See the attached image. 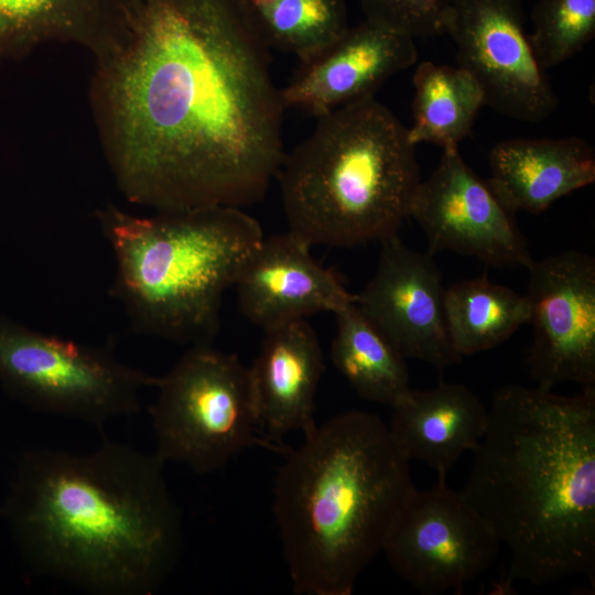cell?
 Segmentation results:
<instances>
[{"instance_id":"obj_8","label":"cell","mask_w":595,"mask_h":595,"mask_svg":"<svg viewBox=\"0 0 595 595\" xmlns=\"http://www.w3.org/2000/svg\"><path fill=\"white\" fill-rule=\"evenodd\" d=\"M155 377L120 360L116 343L87 345L0 315V385L28 408L102 431L139 414L140 393Z\"/></svg>"},{"instance_id":"obj_20","label":"cell","mask_w":595,"mask_h":595,"mask_svg":"<svg viewBox=\"0 0 595 595\" xmlns=\"http://www.w3.org/2000/svg\"><path fill=\"white\" fill-rule=\"evenodd\" d=\"M331 359L356 393L390 408L410 389L405 358L355 303L336 312Z\"/></svg>"},{"instance_id":"obj_21","label":"cell","mask_w":595,"mask_h":595,"mask_svg":"<svg viewBox=\"0 0 595 595\" xmlns=\"http://www.w3.org/2000/svg\"><path fill=\"white\" fill-rule=\"evenodd\" d=\"M413 122L410 141L458 148L472 131L480 108L483 90L475 78L459 66L433 62L418 65L413 78Z\"/></svg>"},{"instance_id":"obj_9","label":"cell","mask_w":595,"mask_h":595,"mask_svg":"<svg viewBox=\"0 0 595 595\" xmlns=\"http://www.w3.org/2000/svg\"><path fill=\"white\" fill-rule=\"evenodd\" d=\"M500 542L446 478L410 497L382 552L393 572L425 595L461 593L495 562Z\"/></svg>"},{"instance_id":"obj_4","label":"cell","mask_w":595,"mask_h":595,"mask_svg":"<svg viewBox=\"0 0 595 595\" xmlns=\"http://www.w3.org/2000/svg\"><path fill=\"white\" fill-rule=\"evenodd\" d=\"M273 515L294 593L350 595L416 490L376 414L349 410L283 454Z\"/></svg>"},{"instance_id":"obj_25","label":"cell","mask_w":595,"mask_h":595,"mask_svg":"<svg viewBox=\"0 0 595 595\" xmlns=\"http://www.w3.org/2000/svg\"><path fill=\"white\" fill-rule=\"evenodd\" d=\"M451 0H359L365 19L414 40L444 33Z\"/></svg>"},{"instance_id":"obj_24","label":"cell","mask_w":595,"mask_h":595,"mask_svg":"<svg viewBox=\"0 0 595 595\" xmlns=\"http://www.w3.org/2000/svg\"><path fill=\"white\" fill-rule=\"evenodd\" d=\"M530 41L544 69L581 52L595 35V0H539Z\"/></svg>"},{"instance_id":"obj_6","label":"cell","mask_w":595,"mask_h":595,"mask_svg":"<svg viewBox=\"0 0 595 595\" xmlns=\"http://www.w3.org/2000/svg\"><path fill=\"white\" fill-rule=\"evenodd\" d=\"M275 180L288 230L339 248L397 235L421 182L408 128L375 97L318 117Z\"/></svg>"},{"instance_id":"obj_22","label":"cell","mask_w":595,"mask_h":595,"mask_svg":"<svg viewBox=\"0 0 595 595\" xmlns=\"http://www.w3.org/2000/svg\"><path fill=\"white\" fill-rule=\"evenodd\" d=\"M444 303L450 337L462 357L505 343L530 318L526 295L486 275L445 288Z\"/></svg>"},{"instance_id":"obj_16","label":"cell","mask_w":595,"mask_h":595,"mask_svg":"<svg viewBox=\"0 0 595 595\" xmlns=\"http://www.w3.org/2000/svg\"><path fill=\"white\" fill-rule=\"evenodd\" d=\"M249 368L263 436L283 455L289 450L282 442L286 433L306 434L317 425L314 405L325 360L315 331L306 320L263 329Z\"/></svg>"},{"instance_id":"obj_17","label":"cell","mask_w":595,"mask_h":595,"mask_svg":"<svg viewBox=\"0 0 595 595\" xmlns=\"http://www.w3.org/2000/svg\"><path fill=\"white\" fill-rule=\"evenodd\" d=\"M391 410L387 425L399 451L437 478H446L461 456L473 452L488 422V409L469 388L444 381L429 390L410 388Z\"/></svg>"},{"instance_id":"obj_2","label":"cell","mask_w":595,"mask_h":595,"mask_svg":"<svg viewBox=\"0 0 595 595\" xmlns=\"http://www.w3.org/2000/svg\"><path fill=\"white\" fill-rule=\"evenodd\" d=\"M164 463L107 437L74 454L20 456L0 516L26 565L94 595H152L182 549Z\"/></svg>"},{"instance_id":"obj_23","label":"cell","mask_w":595,"mask_h":595,"mask_svg":"<svg viewBox=\"0 0 595 595\" xmlns=\"http://www.w3.org/2000/svg\"><path fill=\"white\" fill-rule=\"evenodd\" d=\"M244 12L262 42L310 57L337 39L347 28L344 0H240Z\"/></svg>"},{"instance_id":"obj_11","label":"cell","mask_w":595,"mask_h":595,"mask_svg":"<svg viewBox=\"0 0 595 595\" xmlns=\"http://www.w3.org/2000/svg\"><path fill=\"white\" fill-rule=\"evenodd\" d=\"M527 293L533 340L527 357L538 387H595V258L567 250L531 260Z\"/></svg>"},{"instance_id":"obj_19","label":"cell","mask_w":595,"mask_h":595,"mask_svg":"<svg viewBox=\"0 0 595 595\" xmlns=\"http://www.w3.org/2000/svg\"><path fill=\"white\" fill-rule=\"evenodd\" d=\"M139 0H0V53L50 40L101 48L131 21Z\"/></svg>"},{"instance_id":"obj_3","label":"cell","mask_w":595,"mask_h":595,"mask_svg":"<svg viewBox=\"0 0 595 595\" xmlns=\"http://www.w3.org/2000/svg\"><path fill=\"white\" fill-rule=\"evenodd\" d=\"M461 493L536 586L595 582V387L561 396L507 385L488 409Z\"/></svg>"},{"instance_id":"obj_5","label":"cell","mask_w":595,"mask_h":595,"mask_svg":"<svg viewBox=\"0 0 595 595\" xmlns=\"http://www.w3.org/2000/svg\"><path fill=\"white\" fill-rule=\"evenodd\" d=\"M97 219L115 258L109 294L131 329L188 347L212 345L224 294L264 238L260 224L227 206L150 217L109 206Z\"/></svg>"},{"instance_id":"obj_13","label":"cell","mask_w":595,"mask_h":595,"mask_svg":"<svg viewBox=\"0 0 595 595\" xmlns=\"http://www.w3.org/2000/svg\"><path fill=\"white\" fill-rule=\"evenodd\" d=\"M444 299L432 255L412 250L397 234L380 241L375 273L355 304L405 359L443 370L463 358L450 337Z\"/></svg>"},{"instance_id":"obj_12","label":"cell","mask_w":595,"mask_h":595,"mask_svg":"<svg viewBox=\"0 0 595 595\" xmlns=\"http://www.w3.org/2000/svg\"><path fill=\"white\" fill-rule=\"evenodd\" d=\"M513 214L458 148L443 149L437 166L420 182L410 209L426 236L428 252L452 251L498 269L526 268L532 260Z\"/></svg>"},{"instance_id":"obj_15","label":"cell","mask_w":595,"mask_h":595,"mask_svg":"<svg viewBox=\"0 0 595 595\" xmlns=\"http://www.w3.org/2000/svg\"><path fill=\"white\" fill-rule=\"evenodd\" d=\"M234 286L242 314L262 329L320 312L335 314L356 299L312 256L311 246L289 230L262 239Z\"/></svg>"},{"instance_id":"obj_18","label":"cell","mask_w":595,"mask_h":595,"mask_svg":"<svg viewBox=\"0 0 595 595\" xmlns=\"http://www.w3.org/2000/svg\"><path fill=\"white\" fill-rule=\"evenodd\" d=\"M487 180L512 213L540 214L595 182V151L582 138L509 139L489 154Z\"/></svg>"},{"instance_id":"obj_1","label":"cell","mask_w":595,"mask_h":595,"mask_svg":"<svg viewBox=\"0 0 595 595\" xmlns=\"http://www.w3.org/2000/svg\"><path fill=\"white\" fill-rule=\"evenodd\" d=\"M100 53L107 153L129 201L169 212L264 198L285 106L240 0H139Z\"/></svg>"},{"instance_id":"obj_7","label":"cell","mask_w":595,"mask_h":595,"mask_svg":"<svg viewBox=\"0 0 595 595\" xmlns=\"http://www.w3.org/2000/svg\"><path fill=\"white\" fill-rule=\"evenodd\" d=\"M153 387L158 397L149 413L162 463L209 474L252 446L280 453L263 436L250 368L236 355L188 347Z\"/></svg>"},{"instance_id":"obj_10","label":"cell","mask_w":595,"mask_h":595,"mask_svg":"<svg viewBox=\"0 0 595 595\" xmlns=\"http://www.w3.org/2000/svg\"><path fill=\"white\" fill-rule=\"evenodd\" d=\"M522 0H451L444 33L485 105L520 121L547 119L558 97L526 31Z\"/></svg>"},{"instance_id":"obj_14","label":"cell","mask_w":595,"mask_h":595,"mask_svg":"<svg viewBox=\"0 0 595 595\" xmlns=\"http://www.w3.org/2000/svg\"><path fill=\"white\" fill-rule=\"evenodd\" d=\"M418 58L414 39L364 20L301 60L281 89L285 108H299L316 118L348 104L375 97L393 75Z\"/></svg>"}]
</instances>
